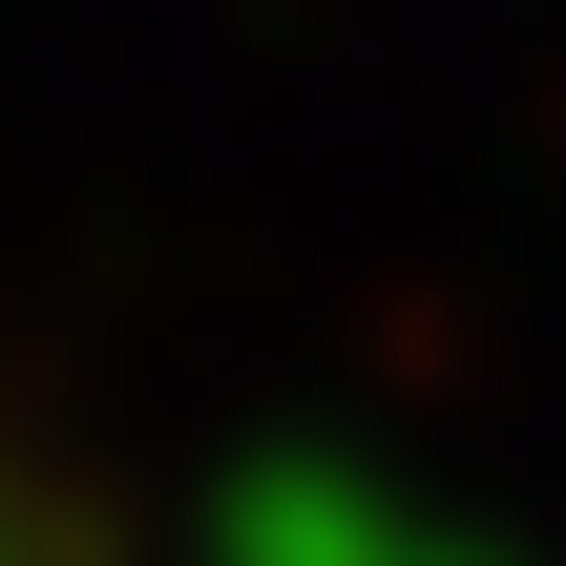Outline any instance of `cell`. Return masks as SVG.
<instances>
[{"instance_id":"1","label":"cell","mask_w":566,"mask_h":566,"mask_svg":"<svg viewBox=\"0 0 566 566\" xmlns=\"http://www.w3.org/2000/svg\"><path fill=\"white\" fill-rule=\"evenodd\" d=\"M0 566H84V525H63V504H42L21 462H0Z\"/></svg>"}]
</instances>
